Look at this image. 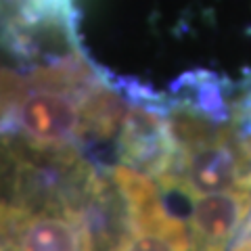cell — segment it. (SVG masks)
Instances as JSON below:
<instances>
[{"mask_svg": "<svg viewBox=\"0 0 251 251\" xmlns=\"http://www.w3.org/2000/svg\"><path fill=\"white\" fill-rule=\"evenodd\" d=\"M176 241H172L166 234L159 232H140L138 237L132 239L124 251H182Z\"/></svg>", "mask_w": 251, "mask_h": 251, "instance_id": "obj_5", "label": "cell"}, {"mask_svg": "<svg viewBox=\"0 0 251 251\" xmlns=\"http://www.w3.org/2000/svg\"><path fill=\"white\" fill-rule=\"evenodd\" d=\"M245 214V199L239 193L201 197L193 207V232L203 247H222L239 228Z\"/></svg>", "mask_w": 251, "mask_h": 251, "instance_id": "obj_4", "label": "cell"}, {"mask_svg": "<svg viewBox=\"0 0 251 251\" xmlns=\"http://www.w3.org/2000/svg\"><path fill=\"white\" fill-rule=\"evenodd\" d=\"M67 0H34V6L40 13H59Z\"/></svg>", "mask_w": 251, "mask_h": 251, "instance_id": "obj_6", "label": "cell"}, {"mask_svg": "<svg viewBox=\"0 0 251 251\" xmlns=\"http://www.w3.org/2000/svg\"><path fill=\"white\" fill-rule=\"evenodd\" d=\"M241 170L239 149H234L228 138L214 136L193 147L184 163V178L195 193L205 197L234 191L241 184Z\"/></svg>", "mask_w": 251, "mask_h": 251, "instance_id": "obj_3", "label": "cell"}, {"mask_svg": "<svg viewBox=\"0 0 251 251\" xmlns=\"http://www.w3.org/2000/svg\"><path fill=\"white\" fill-rule=\"evenodd\" d=\"M9 251H90V237L80 216L25 211Z\"/></svg>", "mask_w": 251, "mask_h": 251, "instance_id": "obj_2", "label": "cell"}, {"mask_svg": "<svg viewBox=\"0 0 251 251\" xmlns=\"http://www.w3.org/2000/svg\"><path fill=\"white\" fill-rule=\"evenodd\" d=\"M69 94V90L46 84L34 74L13 107L15 126L38 147L69 149V143L84 128L82 109Z\"/></svg>", "mask_w": 251, "mask_h": 251, "instance_id": "obj_1", "label": "cell"}]
</instances>
